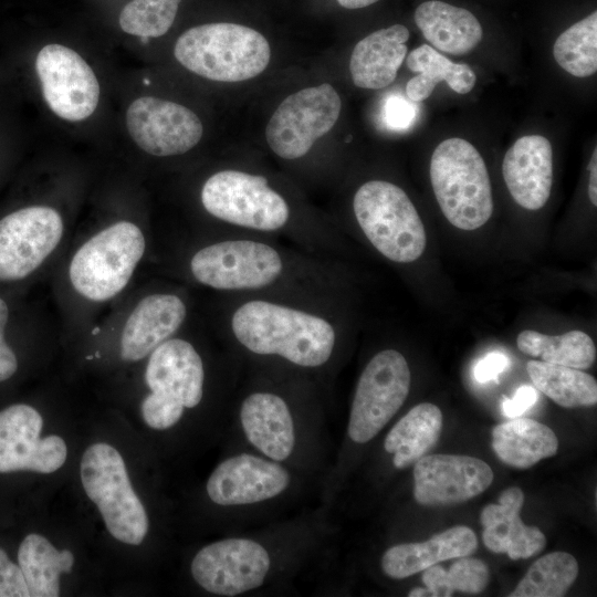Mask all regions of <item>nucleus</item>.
Returning a JSON list of instances; mask_svg holds the SVG:
<instances>
[{"mask_svg": "<svg viewBox=\"0 0 597 597\" xmlns=\"http://www.w3.org/2000/svg\"><path fill=\"white\" fill-rule=\"evenodd\" d=\"M35 70L43 97L59 117L80 122L97 107L100 84L95 73L74 50L61 44H48L40 50Z\"/></svg>", "mask_w": 597, "mask_h": 597, "instance_id": "obj_16", "label": "nucleus"}, {"mask_svg": "<svg viewBox=\"0 0 597 597\" xmlns=\"http://www.w3.org/2000/svg\"><path fill=\"white\" fill-rule=\"evenodd\" d=\"M431 186L448 221L461 230H475L490 219L493 196L485 163L468 140L441 142L430 160Z\"/></svg>", "mask_w": 597, "mask_h": 597, "instance_id": "obj_6", "label": "nucleus"}, {"mask_svg": "<svg viewBox=\"0 0 597 597\" xmlns=\"http://www.w3.org/2000/svg\"><path fill=\"white\" fill-rule=\"evenodd\" d=\"M509 358L501 352H491L480 359L473 370L478 383L484 384L498 378L509 366Z\"/></svg>", "mask_w": 597, "mask_h": 597, "instance_id": "obj_39", "label": "nucleus"}, {"mask_svg": "<svg viewBox=\"0 0 597 597\" xmlns=\"http://www.w3.org/2000/svg\"><path fill=\"white\" fill-rule=\"evenodd\" d=\"M80 473L83 489L111 535L125 544L139 545L148 532V516L121 453L108 443H94L82 457Z\"/></svg>", "mask_w": 597, "mask_h": 597, "instance_id": "obj_10", "label": "nucleus"}, {"mask_svg": "<svg viewBox=\"0 0 597 597\" xmlns=\"http://www.w3.org/2000/svg\"><path fill=\"white\" fill-rule=\"evenodd\" d=\"M18 562L31 597H56L60 575L71 573L74 555L69 549L57 551L44 536L32 533L21 542Z\"/></svg>", "mask_w": 597, "mask_h": 597, "instance_id": "obj_29", "label": "nucleus"}, {"mask_svg": "<svg viewBox=\"0 0 597 597\" xmlns=\"http://www.w3.org/2000/svg\"><path fill=\"white\" fill-rule=\"evenodd\" d=\"M416 116V103L401 95H390L384 105V121L391 129H407L415 122Z\"/></svg>", "mask_w": 597, "mask_h": 597, "instance_id": "obj_37", "label": "nucleus"}, {"mask_svg": "<svg viewBox=\"0 0 597 597\" xmlns=\"http://www.w3.org/2000/svg\"><path fill=\"white\" fill-rule=\"evenodd\" d=\"M556 63L576 77H587L597 71V12L565 30L555 41Z\"/></svg>", "mask_w": 597, "mask_h": 597, "instance_id": "obj_34", "label": "nucleus"}, {"mask_svg": "<svg viewBox=\"0 0 597 597\" xmlns=\"http://www.w3.org/2000/svg\"><path fill=\"white\" fill-rule=\"evenodd\" d=\"M379 0H337L341 7L346 9H360L368 7Z\"/></svg>", "mask_w": 597, "mask_h": 597, "instance_id": "obj_42", "label": "nucleus"}, {"mask_svg": "<svg viewBox=\"0 0 597 597\" xmlns=\"http://www.w3.org/2000/svg\"><path fill=\"white\" fill-rule=\"evenodd\" d=\"M408 39L409 30L402 24H394L358 41L349 60L353 83L367 90H380L391 84L407 56Z\"/></svg>", "mask_w": 597, "mask_h": 597, "instance_id": "obj_23", "label": "nucleus"}, {"mask_svg": "<svg viewBox=\"0 0 597 597\" xmlns=\"http://www.w3.org/2000/svg\"><path fill=\"white\" fill-rule=\"evenodd\" d=\"M407 66L419 73L407 82L406 95L415 102L427 100L439 82L459 94L472 91L476 76L468 64L454 63L429 44H421L407 55Z\"/></svg>", "mask_w": 597, "mask_h": 597, "instance_id": "obj_28", "label": "nucleus"}, {"mask_svg": "<svg viewBox=\"0 0 597 597\" xmlns=\"http://www.w3.org/2000/svg\"><path fill=\"white\" fill-rule=\"evenodd\" d=\"M491 467L461 454H428L413 467V496L421 505L465 502L485 491L493 481Z\"/></svg>", "mask_w": 597, "mask_h": 597, "instance_id": "obj_19", "label": "nucleus"}, {"mask_svg": "<svg viewBox=\"0 0 597 597\" xmlns=\"http://www.w3.org/2000/svg\"><path fill=\"white\" fill-rule=\"evenodd\" d=\"M64 231L60 213L31 206L0 220V281H15L35 271L56 249Z\"/></svg>", "mask_w": 597, "mask_h": 597, "instance_id": "obj_15", "label": "nucleus"}, {"mask_svg": "<svg viewBox=\"0 0 597 597\" xmlns=\"http://www.w3.org/2000/svg\"><path fill=\"white\" fill-rule=\"evenodd\" d=\"M292 469L254 451L235 452L213 469L206 483L207 495L223 507L270 503L290 491Z\"/></svg>", "mask_w": 597, "mask_h": 597, "instance_id": "obj_14", "label": "nucleus"}, {"mask_svg": "<svg viewBox=\"0 0 597 597\" xmlns=\"http://www.w3.org/2000/svg\"><path fill=\"white\" fill-rule=\"evenodd\" d=\"M523 503V491L510 486L500 494L498 504H489L482 510V540L491 552L506 553L511 559L516 561L532 557L545 547L546 537L543 532L522 522L520 511Z\"/></svg>", "mask_w": 597, "mask_h": 597, "instance_id": "obj_22", "label": "nucleus"}, {"mask_svg": "<svg viewBox=\"0 0 597 597\" xmlns=\"http://www.w3.org/2000/svg\"><path fill=\"white\" fill-rule=\"evenodd\" d=\"M188 307L175 293H153L142 298L129 314L121 336V357L137 362L175 336L184 325Z\"/></svg>", "mask_w": 597, "mask_h": 597, "instance_id": "obj_20", "label": "nucleus"}, {"mask_svg": "<svg viewBox=\"0 0 597 597\" xmlns=\"http://www.w3.org/2000/svg\"><path fill=\"white\" fill-rule=\"evenodd\" d=\"M237 399L235 421L254 452L293 465L304 446V410L315 394L311 377L260 368Z\"/></svg>", "mask_w": 597, "mask_h": 597, "instance_id": "obj_4", "label": "nucleus"}, {"mask_svg": "<svg viewBox=\"0 0 597 597\" xmlns=\"http://www.w3.org/2000/svg\"><path fill=\"white\" fill-rule=\"evenodd\" d=\"M442 429V412L433 404L412 407L389 430L384 449L392 455V464L402 470L415 464L438 441Z\"/></svg>", "mask_w": 597, "mask_h": 597, "instance_id": "obj_27", "label": "nucleus"}, {"mask_svg": "<svg viewBox=\"0 0 597 597\" xmlns=\"http://www.w3.org/2000/svg\"><path fill=\"white\" fill-rule=\"evenodd\" d=\"M589 169V184H588V196L590 202L596 207L597 206V149H594V153L590 158L588 166Z\"/></svg>", "mask_w": 597, "mask_h": 597, "instance_id": "obj_41", "label": "nucleus"}, {"mask_svg": "<svg viewBox=\"0 0 597 597\" xmlns=\"http://www.w3.org/2000/svg\"><path fill=\"white\" fill-rule=\"evenodd\" d=\"M200 201L210 217L234 233L277 240L329 260L337 249V234L295 217L289 199L264 175L219 170L202 185Z\"/></svg>", "mask_w": 597, "mask_h": 597, "instance_id": "obj_3", "label": "nucleus"}, {"mask_svg": "<svg viewBox=\"0 0 597 597\" xmlns=\"http://www.w3.org/2000/svg\"><path fill=\"white\" fill-rule=\"evenodd\" d=\"M502 172L519 206L527 210L544 207L553 182V150L549 140L541 135L520 137L504 155Z\"/></svg>", "mask_w": 597, "mask_h": 597, "instance_id": "obj_21", "label": "nucleus"}, {"mask_svg": "<svg viewBox=\"0 0 597 597\" xmlns=\"http://www.w3.org/2000/svg\"><path fill=\"white\" fill-rule=\"evenodd\" d=\"M39 411L17 404L0 411V473L34 471L52 473L67 457L65 441L55 434L41 438Z\"/></svg>", "mask_w": 597, "mask_h": 597, "instance_id": "obj_18", "label": "nucleus"}, {"mask_svg": "<svg viewBox=\"0 0 597 597\" xmlns=\"http://www.w3.org/2000/svg\"><path fill=\"white\" fill-rule=\"evenodd\" d=\"M8 317V305L0 298V383L12 377L18 369L15 354L4 341V328Z\"/></svg>", "mask_w": 597, "mask_h": 597, "instance_id": "obj_38", "label": "nucleus"}, {"mask_svg": "<svg viewBox=\"0 0 597 597\" xmlns=\"http://www.w3.org/2000/svg\"><path fill=\"white\" fill-rule=\"evenodd\" d=\"M406 357L396 349L377 352L357 380L347 423V438L356 444L371 441L398 412L410 389Z\"/></svg>", "mask_w": 597, "mask_h": 597, "instance_id": "obj_12", "label": "nucleus"}, {"mask_svg": "<svg viewBox=\"0 0 597 597\" xmlns=\"http://www.w3.org/2000/svg\"><path fill=\"white\" fill-rule=\"evenodd\" d=\"M176 60L195 74L217 82H242L269 65L271 48L256 30L231 22L197 25L174 48Z\"/></svg>", "mask_w": 597, "mask_h": 597, "instance_id": "obj_5", "label": "nucleus"}, {"mask_svg": "<svg viewBox=\"0 0 597 597\" xmlns=\"http://www.w3.org/2000/svg\"><path fill=\"white\" fill-rule=\"evenodd\" d=\"M426 588H413L409 597H448L455 590L478 594L484 590L489 582L488 565L476 558L459 557L449 568L429 566L422 570Z\"/></svg>", "mask_w": 597, "mask_h": 597, "instance_id": "obj_33", "label": "nucleus"}, {"mask_svg": "<svg viewBox=\"0 0 597 597\" xmlns=\"http://www.w3.org/2000/svg\"><path fill=\"white\" fill-rule=\"evenodd\" d=\"M126 125L135 144L158 157L189 151L203 133L201 121L191 109L153 96L139 97L129 105Z\"/></svg>", "mask_w": 597, "mask_h": 597, "instance_id": "obj_17", "label": "nucleus"}, {"mask_svg": "<svg viewBox=\"0 0 597 597\" xmlns=\"http://www.w3.org/2000/svg\"><path fill=\"white\" fill-rule=\"evenodd\" d=\"M578 574L576 558L566 552H553L536 559L510 597H561Z\"/></svg>", "mask_w": 597, "mask_h": 597, "instance_id": "obj_32", "label": "nucleus"}, {"mask_svg": "<svg viewBox=\"0 0 597 597\" xmlns=\"http://www.w3.org/2000/svg\"><path fill=\"white\" fill-rule=\"evenodd\" d=\"M476 547L475 533L468 526L458 525L425 542L401 543L387 548L380 567L386 576L402 579L437 563L469 556Z\"/></svg>", "mask_w": 597, "mask_h": 597, "instance_id": "obj_24", "label": "nucleus"}, {"mask_svg": "<svg viewBox=\"0 0 597 597\" xmlns=\"http://www.w3.org/2000/svg\"><path fill=\"white\" fill-rule=\"evenodd\" d=\"M191 277L230 295H268L335 305L339 279L333 260L251 234H226L196 250Z\"/></svg>", "mask_w": 597, "mask_h": 597, "instance_id": "obj_1", "label": "nucleus"}, {"mask_svg": "<svg viewBox=\"0 0 597 597\" xmlns=\"http://www.w3.org/2000/svg\"><path fill=\"white\" fill-rule=\"evenodd\" d=\"M279 557L272 545L251 536H232L201 547L190 572L206 591L235 597L262 588L272 579Z\"/></svg>", "mask_w": 597, "mask_h": 597, "instance_id": "obj_11", "label": "nucleus"}, {"mask_svg": "<svg viewBox=\"0 0 597 597\" xmlns=\"http://www.w3.org/2000/svg\"><path fill=\"white\" fill-rule=\"evenodd\" d=\"M537 390L531 385L520 386L512 398H505L502 409L507 418H516L523 415L537 401Z\"/></svg>", "mask_w": 597, "mask_h": 597, "instance_id": "obj_40", "label": "nucleus"}, {"mask_svg": "<svg viewBox=\"0 0 597 597\" xmlns=\"http://www.w3.org/2000/svg\"><path fill=\"white\" fill-rule=\"evenodd\" d=\"M181 0H132L121 11L119 25L143 38L164 35L172 25Z\"/></svg>", "mask_w": 597, "mask_h": 597, "instance_id": "obj_35", "label": "nucleus"}, {"mask_svg": "<svg viewBox=\"0 0 597 597\" xmlns=\"http://www.w3.org/2000/svg\"><path fill=\"white\" fill-rule=\"evenodd\" d=\"M526 370L534 386L564 408L594 406L597 402L596 379L580 369L530 360Z\"/></svg>", "mask_w": 597, "mask_h": 597, "instance_id": "obj_30", "label": "nucleus"}, {"mask_svg": "<svg viewBox=\"0 0 597 597\" xmlns=\"http://www.w3.org/2000/svg\"><path fill=\"white\" fill-rule=\"evenodd\" d=\"M415 22L432 48L453 55L472 51L483 34L473 13L438 0L422 2L415 11Z\"/></svg>", "mask_w": 597, "mask_h": 597, "instance_id": "obj_25", "label": "nucleus"}, {"mask_svg": "<svg viewBox=\"0 0 597 597\" xmlns=\"http://www.w3.org/2000/svg\"><path fill=\"white\" fill-rule=\"evenodd\" d=\"M517 348L543 362L572 367L589 368L596 359V346L589 335L570 331L562 335H546L536 331H522L516 338Z\"/></svg>", "mask_w": 597, "mask_h": 597, "instance_id": "obj_31", "label": "nucleus"}, {"mask_svg": "<svg viewBox=\"0 0 597 597\" xmlns=\"http://www.w3.org/2000/svg\"><path fill=\"white\" fill-rule=\"evenodd\" d=\"M145 381L150 392L140 406L144 421L155 430L170 429L203 399V359L191 342L174 336L149 354Z\"/></svg>", "mask_w": 597, "mask_h": 597, "instance_id": "obj_7", "label": "nucleus"}, {"mask_svg": "<svg viewBox=\"0 0 597 597\" xmlns=\"http://www.w3.org/2000/svg\"><path fill=\"white\" fill-rule=\"evenodd\" d=\"M492 447L505 464L527 469L558 450V439L544 423L530 418H513L494 427Z\"/></svg>", "mask_w": 597, "mask_h": 597, "instance_id": "obj_26", "label": "nucleus"}, {"mask_svg": "<svg viewBox=\"0 0 597 597\" xmlns=\"http://www.w3.org/2000/svg\"><path fill=\"white\" fill-rule=\"evenodd\" d=\"M335 305L268 295H231L226 331L234 353L260 368L326 375L339 345Z\"/></svg>", "mask_w": 597, "mask_h": 597, "instance_id": "obj_2", "label": "nucleus"}, {"mask_svg": "<svg viewBox=\"0 0 597 597\" xmlns=\"http://www.w3.org/2000/svg\"><path fill=\"white\" fill-rule=\"evenodd\" d=\"M0 597H30L20 566L11 562L2 548H0Z\"/></svg>", "mask_w": 597, "mask_h": 597, "instance_id": "obj_36", "label": "nucleus"}, {"mask_svg": "<svg viewBox=\"0 0 597 597\" xmlns=\"http://www.w3.org/2000/svg\"><path fill=\"white\" fill-rule=\"evenodd\" d=\"M146 250L138 226L118 221L90 238L73 255L69 277L73 289L93 302H105L128 284Z\"/></svg>", "mask_w": 597, "mask_h": 597, "instance_id": "obj_9", "label": "nucleus"}, {"mask_svg": "<svg viewBox=\"0 0 597 597\" xmlns=\"http://www.w3.org/2000/svg\"><path fill=\"white\" fill-rule=\"evenodd\" d=\"M353 213L371 247L395 263L418 260L427 243L422 220L405 190L380 179L364 182L353 197Z\"/></svg>", "mask_w": 597, "mask_h": 597, "instance_id": "obj_8", "label": "nucleus"}, {"mask_svg": "<svg viewBox=\"0 0 597 597\" xmlns=\"http://www.w3.org/2000/svg\"><path fill=\"white\" fill-rule=\"evenodd\" d=\"M341 108V97L328 83L289 95L266 125L265 138L270 149L284 160L304 157L315 142L334 127Z\"/></svg>", "mask_w": 597, "mask_h": 597, "instance_id": "obj_13", "label": "nucleus"}]
</instances>
